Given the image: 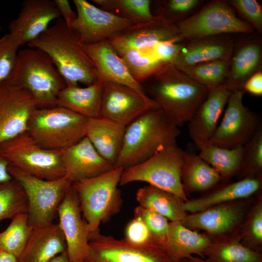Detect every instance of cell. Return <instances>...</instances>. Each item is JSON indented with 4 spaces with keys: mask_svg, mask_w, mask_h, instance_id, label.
<instances>
[{
    "mask_svg": "<svg viewBox=\"0 0 262 262\" xmlns=\"http://www.w3.org/2000/svg\"><path fill=\"white\" fill-rule=\"evenodd\" d=\"M144 82L145 91L178 127L191 120L209 91L170 63L163 64Z\"/></svg>",
    "mask_w": 262,
    "mask_h": 262,
    "instance_id": "6da1fadb",
    "label": "cell"
},
{
    "mask_svg": "<svg viewBox=\"0 0 262 262\" xmlns=\"http://www.w3.org/2000/svg\"><path fill=\"white\" fill-rule=\"evenodd\" d=\"M27 45L49 57L66 85L80 83L88 86L98 79L96 68L77 35L61 17Z\"/></svg>",
    "mask_w": 262,
    "mask_h": 262,
    "instance_id": "7a4b0ae2",
    "label": "cell"
},
{
    "mask_svg": "<svg viewBox=\"0 0 262 262\" xmlns=\"http://www.w3.org/2000/svg\"><path fill=\"white\" fill-rule=\"evenodd\" d=\"M180 134L161 109L150 111L126 127L123 142L114 168L139 164L162 148L177 143Z\"/></svg>",
    "mask_w": 262,
    "mask_h": 262,
    "instance_id": "3957f363",
    "label": "cell"
},
{
    "mask_svg": "<svg viewBox=\"0 0 262 262\" xmlns=\"http://www.w3.org/2000/svg\"><path fill=\"white\" fill-rule=\"evenodd\" d=\"M5 82L28 91L38 108L55 106L59 92L66 85L49 57L29 47L18 51L13 71Z\"/></svg>",
    "mask_w": 262,
    "mask_h": 262,
    "instance_id": "277c9868",
    "label": "cell"
},
{
    "mask_svg": "<svg viewBox=\"0 0 262 262\" xmlns=\"http://www.w3.org/2000/svg\"><path fill=\"white\" fill-rule=\"evenodd\" d=\"M123 171L114 168L96 177L72 183L84 219L90 231L99 229L121 210L123 199L118 188Z\"/></svg>",
    "mask_w": 262,
    "mask_h": 262,
    "instance_id": "5b68a950",
    "label": "cell"
},
{
    "mask_svg": "<svg viewBox=\"0 0 262 262\" xmlns=\"http://www.w3.org/2000/svg\"><path fill=\"white\" fill-rule=\"evenodd\" d=\"M89 118L65 108H38L31 115L27 131L42 147L61 150L85 137Z\"/></svg>",
    "mask_w": 262,
    "mask_h": 262,
    "instance_id": "8992f818",
    "label": "cell"
},
{
    "mask_svg": "<svg viewBox=\"0 0 262 262\" xmlns=\"http://www.w3.org/2000/svg\"><path fill=\"white\" fill-rule=\"evenodd\" d=\"M183 152L177 143L162 148L145 161L124 169L119 185L146 182L187 201L181 180Z\"/></svg>",
    "mask_w": 262,
    "mask_h": 262,
    "instance_id": "52a82bcc",
    "label": "cell"
},
{
    "mask_svg": "<svg viewBox=\"0 0 262 262\" xmlns=\"http://www.w3.org/2000/svg\"><path fill=\"white\" fill-rule=\"evenodd\" d=\"M9 164L34 177L54 180L66 175L60 150L41 147L26 131L0 143Z\"/></svg>",
    "mask_w": 262,
    "mask_h": 262,
    "instance_id": "ba28073f",
    "label": "cell"
},
{
    "mask_svg": "<svg viewBox=\"0 0 262 262\" xmlns=\"http://www.w3.org/2000/svg\"><path fill=\"white\" fill-rule=\"evenodd\" d=\"M8 171L25 193L29 224L35 228L53 223L58 208L73 183L71 180L66 175L56 180H45L10 165Z\"/></svg>",
    "mask_w": 262,
    "mask_h": 262,
    "instance_id": "9c48e42d",
    "label": "cell"
},
{
    "mask_svg": "<svg viewBox=\"0 0 262 262\" xmlns=\"http://www.w3.org/2000/svg\"><path fill=\"white\" fill-rule=\"evenodd\" d=\"M259 195L187 213L180 222L192 230H203L213 242L236 237L241 238L243 226Z\"/></svg>",
    "mask_w": 262,
    "mask_h": 262,
    "instance_id": "30bf717a",
    "label": "cell"
},
{
    "mask_svg": "<svg viewBox=\"0 0 262 262\" xmlns=\"http://www.w3.org/2000/svg\"><path fill=\"white\" fill-rule=\"evenodd\" d=\"M182 40L232 33H250L253 28L237 17L228 2L213 0L176 23Z\"/></svg>",
    "mask_w": 262,
    "mask_h": 262,
    "instance_id": "8fae6325",
    "label": "cell"
},
{
    "mask_svg": "<svg viewBox=\"0 0 262 262\" xmlns=\"http://www.w3.org/2000/svg\"><path fill=\"white\" fill-rule=\"evenodd\" d=\"M89 251L85 262H173L164 249L155 243L132 244L100 233L90 234Z\"/></svg>",
    "mask_w": 262,
    "mask_h": 262,
    "instance_id": "7c38bea8",
    "label": "cell"
},
{
    "mask_svg": "<svg viewBox=\"0 0 262 262\" xmlns=\"http://www.w3.org/2000/svg\"><path fill=\"white\" fill-rule=\"evenodd\" d=\"M243 90L231 92L222 119L207 143L226 148L245 145L262 124L258 115L245 106Z\"/></svg>",
    "mask_w": 262,
    "mask_h": 262,
    "instance_id": "4fadbf2b",
    "label": "cell"
},
{
    "mask_svg": "<svg viewBox=\"0 0 262 262\" xmlns=\"http://www.w3.org/2000/svg\"><path fill=\"white\" fill-rule=\"evenodd\" d=\"M76 18L70 26L82 44L108 40L140 22L98 8L85 0H74Z\"/></svg>",
    "mask_w": 262,
    "mask_h": 262,
    "instance_id": "5bb4252c",
    "label": "cell"
},
{
    "mask_svg": "<svg viewBox=\"0 0 262 262\" xmlns=\"http://www.w3.org/2000/svg\"><path fill=\"white\" fill-rule=\"evenodd\" d=\"M160 109L146 94L121 84L104 81L100 116L126 127L151 110Z\"/></svg>",
    "mask_w": 262,
    "mask_h": 262,
    "instance_id": "9a60e30c",
    "label": "cell"
},
{
    "mask_svg": "<svg viewBox=\"0 0 262 262\" xmlns=\"http://www.w3.org/2000/svg\"><path fill=\"white\" fill-rule=\"evenodd\" d=\"M57 214L70 261L85 262L89 251L91 231L82 216L78 195L72 185L60 205Z\"/></svg>",
    "mask_w": 262,
    "mask_h": 262,
    "instance_id": "2e32d148",
    "label": "cell"
},
{
    "mask_svg": "<svg viewBox=\"0 0 262 262\" xmlns=\"http://www.w3.org/2000/svg\"><path fill=\"white\" fill-rule=\"evenodd\" d=\"M38 105L25 89L4 82L0 84V143L27 131Z\"/></svg>",
    "mask_w": 262,
    "mask_h": 262,
    "instance_id": "e0dca14e",
    "label": "cell"
},
{
    "mask_svg": "<svg viewBox=\"0 0 262 262\" xmlns=\"http://www.w3.org/2000/svg\"><path fill=\"white\" fill-rule=\"evenodd\" d=\"M60 17L53 0H25L17 17L9 24V33L20 47L36 39Z\"/></svg>",
    "mask_w": 262,
    "mask_h": 262,
    "instance_id": "ac0fdd59",
    "label": "cell"
},
{
    "mask_svg": "<svg viewBox=\"0 0 262 262\" xmlns=\"http://www.w3.org/2000/svg\"><path fill=\"white\" fill-rule=\"evenodd\" d=\"M262 175H249L234 182L221 181L196 198L184 202L188 213L202 211L211 207L256 196L262 194Z\"/></svg>",
    "mask_w": 262,
    "mask_h": 262,
    "instance_id": "d6986e66",
    "label": "cell"
},
{
    "mask_svg": "<svg viewBox=\"0 0 262 262\" xmlns=\"http://www.w3.org/2000/svg\"><path fill=\"white\" fill-rule=\"evenodd\" d=\"M157 16L152 21L139 22L130 27L114 35L108 41L114 47L141 50L151 49L162 41H182L179 36L176 23Z\"/></svg>",
    "mask_w": 262,
    "mask_h": 262,
    "instance_id": "ffe728a7",
    "label": "cell"
},
{
    "mask_svg": "<svg viewBox=\"0 0 262 262\" xmlns=\"http://www.w3.org/2000/svg\"><path fill=\"white\" fill-rule=\"evenodd\" d=\"M262 43L259 37L252 36L234 43L228 61L225 84L231 92L243 90L246 81L262 71ZM244 91V90H243Z\"/></svg>",
    "mask_w": 262,
    "mask_h": 262,
    "instance_id": "44dd1931",
    "label": "cell"
},
{
    "mask_svg": "<svg viewBox=\"0 0 262 262\" xmlns=\"http://www.w3.org/2000/svg\"><path fill=\"white\" fill-rule=\"evenodd\" d=\"M60 152L66 175L72 182L96 177L113 168L86 137Z\"/></svg>",
    "mask_w": 262,
    "mask_h": 262,
    "instance_id": "7402d4cb",
    "label": "cell"
},
{
    "mask_svg": "<svg viewBox=\"0 0 262 262\" xmlns=\"http://www.w3.org/2000/svg\"><path fill=\"white\" fill-rule=\"evenodd\" d=\"M231 91L224 84L209 90L207 96L187 123L194 143L207 142L214 133Z\"/></svg>",
    "mask_w": 262,
    "mask_h": 262,
    "instance_id": "603a6c76",
    "label": "cell"
},
{
    "mask_svg": "<svg viewBox=\"0 0 262 262\" xmlns=\"http://www.w3.org/2000/svg\"><path fill=\"white\" fill-rule=\"evenodd\" d=\"M82 45L93 63L98 79L125 85L139 93L146 94L143 86L131 75L108 40Z\"/></svg>",
    "mask_w": 262,
    "mask_h": 262,
    "instance_id": "cb8c5ba5",
    "label": "cell"
},
{
    "mask_svg": "<svg viewBox=\"0 0 262 262\" xmlns=\"http://www.w3.org/2000/svg\"><path fill=\"white\" fill-rule=\"evenodd\" d=\"M180 52L172 62L176 67L194 65L214 61L228 62L234 42L226 34L204 37L187 40Z\"/></svg>",
    "mask_w": 262,
    "mask_h": 262,
    "instance_id": "d4e9b609",
    "label": "cell"
},
{
    "mask_svg": "<svg viewBox=\"0 0 262 262\" xmlns=\"http://www.w3.org/2000/svg\"><path fill=\"white\" fill-rule=\"evenodd\" d=\"M66 250L64 235L59 224L33 228L18 262H48Z\"/></svg>",
    "mask_w": 262,
    "mask_h": 262,
    "instance_id": "484cf974",
    "label": "cell"
},
{
    "mask_svg": "<svg viewBox=\"0 0 262 262\" xmlns=\"http://www.w3.org/2000/svg\"><path fill=\"white\" fill-rule=\"evenodd\" d=\"M213 242L204 232L192 230L180 221L169 222L163 249L173 262L187 259L194 255L205 259L203 252Z\"/></svg>",
    "mask_w": 262,
    "mask_h": 262,
    "instance_id": "4316f807",
    "label": "cell"
},
{
    "mask_svg": "<svg viewBox=\"0 0 262 262\" xmlns=\"http://www.w3.org/2000/svg\"><path fill=\"white\" fill-rule=\"evenodd\" d=\"M104 81L98 79L85 87L66 85L59 92L56 103L89 119L100 116Z\"/></svg>",
    "mask_w": 262,
    "mask_h": 262,
    "instance_id": "83f0119b",
    "label": "cell"
},
{
    "mask_svg": "<svg viewBox=\"0 0 262 262\" xmlns=\"http://www.w3.org/2000/svg\"><path fill=\"white\" fill-rule=\"evenodd\" d=\"M125 129L101 116L90 118L85 137L100 155L114 166L122 147Z\"/></svg>",
    "mask_w": 262,
    "mask_h": 262,
    "instance_id": "f1b7e54d",
    "label": "cell"
},
{
    "mask_svg": "<svg viewBox=\"0 0 262 262\" xmlns=\"http://www.w3.org/2000/svg\"><path fill=\"white\" fill-rule=\"evenodd\" d=\"M181 180L184 194H202L221 181L217 171L190 150H184L181 168Z\"/></svg>",
    "mask_w": 262,
    "mask_h": 262,
    "instance_id": "f546056e",
    "label": "cell"
},
{
    "mask_svg": "<svg viewBox=\"0 0 262 262\" xmlns=\"http://www.w3.org/2000/svg\"><path fill=\"white\" fill-rule=\"evenodd\" d=\"M136 199L138 205L156 212L169 222L181 221L187 213L184 210V201L182 199L149 185L138 189Z\"/></svg>",
    "mask_w": 262,
    "mask_h": 262,
    "instance_id": "4dcf8cb0",
    "label": "cell"
},
{
    "mask_svg": "<svg viewBox=\"0 0 262 262\" xmlns=\"http://www.w3.org/2000/svg\"><path fill=\"white\" fill-rule=\"evenodd\" d=\"M199 149V157L213 168L220 175L221 181H229L239 174L243 155L244 146L226 148L207 142L195 143Z\"/></svg>",
    "mask_w": 262,
    "mask_h": 262,
    "instance_id": "1f68e13d",
    "label": "cell"
},
{
    "mask_svg": "<svg viewBox=\"0 0 262 262\" xmlns=\"http://www.w3.org/2000/svg\"><path fill=\"white\" fill-rule=\"evenodd\" d=\"M240 237L213 242L203 252L210 262H262V253L247 248Z\"/></svg>",
    "mask_w": 262,
    "mask_h": 262,
    "instance_id": "d6a6232c",
    "label": "cell"
},
{
    "mask_svg": "<svg viewBox=\"0 0 262 262\" xmlns=\"http://www.w3.org/2000/svg\"><path fill=\"white\" fill-rule=\"evenodd\" d=\"M114 48L131 75L140 83L150 77L165 63L158 61L146 51L129 48Z\"/></svg>",
    "mask_w": 262,
    "mask_h": 262,
    "instance_id": "836d02e7",
    "label": "cell"
},
{
    "mask_svg": "<svg viewBox=\"0 0 262 262\" xmlns=\"http://www.w3.org/2000/svg\"><path fill=\"white\" fill-rule=\"evenodd\" d=\"M33 229V227L29 223L27 213L15 216L7 228L0 232V249L18 258L23 252Z\"/></svg>",
    "mask_w": 262,
    "mask_h": 262,
    "instance_id": "e575fe53",
    "label": "cell"
},
{
    "mask_svg": "<svg viewBox=\"0 0 262 262\" xmlns=\"http://www.w3.org/2000/svg\"><path fill=\"white\" fill-rule=\"evenodd\" d=\"M176 67L209 90L224 83L227 76L228 62L214 61Z\"/></svg>",
    "mask_w": 262,
    "mask_h": 262,
    "instance_id": "d590c367",
    "label": "cell"
},
{
    "mask_svg": "<svg viewBox=\"0 0 262 262\" xmlns=\"http://www.w3.org/2000/svg\"><path fill=\"white\" fill-rule=\"evenodd\" d=\"M27 211V196L19 182L13 179L0 183V221Z\"/></svg>",
    "mask_w": 262,
    "mask_h": 262,
    "instance_id": "8d00e7d4",
    "label": "cell"
},
{
    "mask_svg": "<svg viewBox=\"0 0 262 262\" xmlns=\"http://www.w3.org/2000/svg\"><path fill=\"white\" fill-rule=\"evenodd\" d=\"M103 10L112 13L122 14L124 17L133 19L140 22L152 21L157 16L153 15L149 0H93Z\"/></svg>",
    "mask_w": 262,
    "mask_h": 262,
    "instance_id": "74e56055",
    "label": "cell"
},
{
    "mask_svg": "<svg viewBox=\"0 0 262 262\" xmlns=\"http://www.w3.org/2000/svg\"><path fill=\"white\" fill-rule=\"evenodd\" d=\"M241 242L252 250L262 253V194L257 197L247 216Z\"/></svg>",
    "mask_w": 262,
    "mask_h": 262,
    "instance_id": "f35d334b",
    "label": "cell"
},
{
    "mask_svg": "<svg viewBox=\"0 0 262 262\" xmlns=\"http://www.w3.org/2000/svg\"><path fill=\"white\" fill-rule=\"evenodd\" d=\"M252 175H262V126H259L251 138L244 145L239 179Z\"/></svg>",
    "mask_w": 262,
    "mask_h": 262,
    "instance_id": "ab89813d",
    "label": "cell"
},
{
    "mask_svg": "<svg viewBox=\"0 0 262 262\" xmlns=\"http://www.w3.org/2000/svg\"><path fill=\"white\" fill-rule=\"evenodd\" d=\"M134 216L142 219L153 242L163 248L166 242L169 221L156 212L140 205L134 209Z\"/></svg>",
    "mask_w": 262,
    "mask_h": 262,
    "instance_id": "60d3db41",
    "label": "cell"
},
{
    "mask_svg": "<svg viewBox=\"0 0 262 262\" xmlns=\"http://www.w3.org/2000/svg\"><path fill=\"white\" fill-rule=\"evenodd\" d=\"M203 0H168L163 1V4L156 16L170 22L177 23L187 18L195 11Z\"/></svg>",
    "mask_w": 262,
    "mask_h": 262,
    "instance_id": "b9f144b4",
    "label": "cell"
},
{
    "mask_svg": "<svg viewBox=\"0 0 262 262\" xmlns=\"http://www.w3.org/2000/svg\"><path fill=\"white\" fill-rule=\"evenodd\" d=\"M19 47L9 33L0 38V84L10 76L15 66Z\"/></svg>",
    "mask_w": 262,
    "mask_h": 262,
    "instance_id": "7bdbcfd3",
    "label": "cell"
},
{
    "mask_svg": "<svg viewBox=\"0 0 262 262\" xmlns=\"http://www.w3.org/2000/svg\"><path fill=\"white\" fill-rule=\"evenodd\" d=\"M228 3L260 33H262V7L256 0H230Z\"/></svg>",
    "mask_w": 262,
    "mask_h": 262,
    "instance_id": "ee69618b",
    "label": "cell"
},
{
    "mask_svg": "<svg viewBox=\"0 0 262 262\" xmlns=\"http://www.w3.org/2000/svg\"><path fill=\"white\" fill-rule=\"evenodd\" d=\"M124 239L126 241L135 245L145 246L155 243L146 225L139 217L134 216L128 223Z\"/></svg>",
    "mask_w": 262,
    "mask_h": 262,
    "instance_id": "f6af8a7d",
    "label": "cell"
},
{
    "mask_svg": "<svg viewBox=\"0 0 262 262\" xmlns=\"http://www.w3.org/2000/svg\"><path fill=\"white\" fill-rule=\"evenodd\" d=\"M180 42L175 40L162 41L144 51L150 54L160 62L171 63L184 46V43Z\"/></svg>",
    "mask_w": 262,
    "mask_h": 262,
    "instance_id": "bcb514c9",
    "label": "cell"
},
{
    "mask_svg": "<svg viewBox=\"0 0 262 262\" xmlns=\"http://www.w3.org/2000/svg\"><path fill=\"white\" fill-rule=\"evenodd\" d=\"M60 16H62L66 24L70 28L73 22L76 18V14L72 10L67 0H54Z\"/></svg>",
    "mask_w": 262,
    "mask_h": 262,
    "instance_id": "7dc6e473",
    "label": "cell"
},
{
    "mask_svg": "<svg viewBox=\"0 0 262 262\" xmlns=\"http://www.w3.org/2000/svg\"><path fill=\"white\" fill-rule=\"evenodd\" d=\"M243 90L252 95H262V72H257L250 77L245 82Z\"/></svg>",
    "mask_w": 262,
    "mask_h": 262,
    "instance_id": "c3c4849f",
    "label": "cell"
},
{
    "mask_svg": "<svg viewBox=\"0 0 262 262\" xmlns=\"http://www.w3.org/2000/svg\"><path fill=\"white\" fill-rule=\"evenodd\" d=\"M8 161L0 153V183L9 181L13 178L8 171Z\"/></svg>",
    "mask_w": 262,
    "mask_h": 262,
    "instance_id": "681fc988",
    "label": "cell"
},
{
    "mask_svg": "<svg viewBox=\"0 0 262 262\" xmlns=\"http://www.w3.org/2000/svg\"><path fill=\"white\" fill-rule=\"evenodd\" d=\"M0 262H18V258L11 253L0 249Z\"/></svg>",
    "mask_w": 262,
    "mask_h": 262,
    "instance_id": "f907efd6",
    "label": "cell"
},
{
    "mask_svg": "<svg viewBox=\"0 0 262 262\" xmlns=\"http://www.w3.org/2000/svg\"><path fill=\"white\" fill-rule=\"evenodd\" d=\"M48 262H71L66 250L54 257Z\"/></svg>",
    "mask_w": 262,
    "mask_h": 262,
    "instance_id": "816d5d0a",
    "label": "cell"
},
{
    "mask_svg": "<svg viewBox=\"0 0 262 262\" xmlns=\"http://www.w3.org/2000/svg\"><path fill=\"white\" fill-rule=\"evenodd\" d=\"M188 262H210L206 259H202L194 256H191L187 258Z\"/></svg>",
    "mask_w": 262,
    "mask_h": 262,
    "instance_id": "f5cc1de1",
    "label": "cell"
},
{
    "mask_svg": "<svg viewBox=\"0 0 262 262\" xmlns=\"http://www.w3.org/2000/svg\"><path fill=\"white\" fill-rule=\"evenodd\" d=\"M173 262H188L187 259H182L177 261H174Z\"/></svg>",
    "mask_w": 262,
    "mask_h": 262,
    "instance_id": "db71d44e",
    "label": "cell"
},
{
    "mask_svg": "<svg viewBox=\"0 0 262 262\" xmlns=\"http://www.w3.org/2000/svg\"><path fill=\"white\" fill-rule=\"evenodd\" d=\"M1 30V28L0 27V32Z\"/></svg>",
    "mask_w": 262,
    "mask_h": 262,
    "instance_id": "11a10c76",
    "label": "cell"
}]
</instances>
